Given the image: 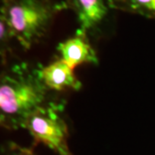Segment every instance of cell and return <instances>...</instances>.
I'll list each match as a JSON object with an SVG mask.
<instances>
[{
	"label": "cell",
	"instance_id": "obj_5",
	"mask_svg": "<svg viewBox=\"0 0 155 155\" xmlns=\"http://www.w3.org/2000/svg\"><path fill=\"white\" fill-rule=\"evenodd\" d=\"M70 3L76 12L79 30L87 35L99 28L112 7L110 0H70Z\"/></svg>",
	"mask_w": 155,
	"mask_h": 155
},
{
	"label": "cell",
	"instance_id": "obj_8",
	"mask_svg": "<svg viewBox=\"0 0 155 155\" xmlns=\"http://www.w3.org/2000/svg\"><path fill=\"white\" fill-rule=\"evenodd\" d=\"M6 155H35V148L20 146L14 142H9L7 145V152Z\"/></svg>",
	"mask_w": 155,
	"mask_h": 155
},
{
	"label": "cell",
	"instance_id": "obj_6",
	"mask_svg": "<svg viewBox=\"0 0 155 155\" xmlns=\"http://www.w3.org/2000/svg\"><path fill=\"white\" fill-rule=\"evenodd\" d=\"M39 75L43 84L49 91H64L67 89L80 90L82 83L76 77L74 70L61 58L39 67Z\"/></svg>",
	"mask_w": 155,
	"mask_h": 155
},
{
	"label": "cell",
	"instance_id": "obj_2",
	"mask_svg": "<svg viewBox=\"0 0 155 155\" xmlns=\"http://www.w3.org/2000/svg\"><path fill=\"white\" fill-rule=\"evenodd\" d=\"M58 7L49 0H2L1 18L25 49L43 38Z\"/></svg>",
	"mask_w": 155,
	"mask_h": 155
},
{
	"label": "cell",
	"instance_id": "obj_7",
	"mask_svg": "<svg viewBox=\"0 0 155 155\" xmlns=\"http://www.w3.org/2000/svg\"><path fill=\"white\" fill-rule=\"evenodd\" d=\"M112 7L120 5L124 9L155 19V0H112Z\"/></svg>",
	"mask_w": 155,
	"mask_h": 155
},
{
	"label": "cell",
	"instance_id": "obj_3",
	"mask_svg": "<svg viewBox=\"0 0 155 155\" xmlns=\"http://www.w3.org/2000/svg\"><path fill=\"white\" fill-rule=\"evenodd\" d=\"M64 105L51 101L31 113L24 122L23 129L29 132L33 146L45 144L58 155H74L69 147V128L61 116Z\"/></svg>",
	"mask_w": 155,
	"mask_h": 155
},
{
	"label": "cell",
	"instance_id": "obj_1",
	"mask_svg": "<svg viewBox=\"0 0 155 155\" xmlns=\"http://www.w3.org/2000/svg\"><path fill=\"white\" fill-rule=\"evenodd\" d=\"M39 75V68L18 64L1 75L0 124L7 130L23 128L31 113L54 100Z\"/></svg>",
	"mask_w": 155,
	"mask_h": 155
},
{
	"label": "cell",
	"instance_id": "obj_9",
	"mask_svg": "<svg viewBox=\"0 0 155 155\" xmlns=\"http://www.w3.org/2000/svg\"><path fill=\"white\" fill-rule=\"evenodd\" d=\"M110 1H111V2H112V0H110ZM111 5H112V4H111Z\"/></svg>",
	"mask_w": 155,
	"mask_h": 155
},
{
	"label": "cell",
	"instance_id": "obj_4",
	"mask_svg": "<svg viewBox=\"0 0 155 155\" xmlns=\"http://www.w3.org/2000/svg\"><path fill=\"white\" fill-rule=\"evenodd\" d=\"M57 49L61 60L73 70L84 64H98L99 63L97 54L88 39V35L79 29L74 36L58 43Z\"/></svg>",
	"mask_w": 155,
	"mask_h": 155
}]
</instances>
